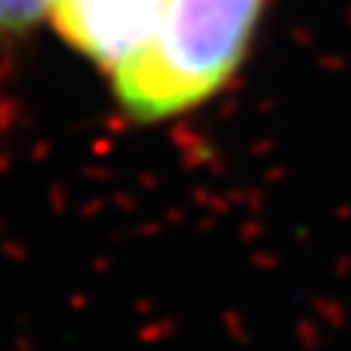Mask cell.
<instances>
[{"label": "cell", "mask_w": 351, "mask_h": 351, "mask_svg": "<svg viewBox=\"0 0 351 351\" xmlns=\"http://www.w3.org/2000/svg\"><path fill=\"white\" fill-rule=\"evenodd\" d=\"M262 0H170L154 37L121 68L114 93L133 117H167L204 102L237 68Z\"/></svg>", "instance_id": "1"}, {"label": "cell", "mask_w": 351, "mask_h": 351, "mask_svg": "<svg viewBox=\"0 0 351 351\" xmlns=\"http://www.w3.org/2000/svg\"><path fill=\"white\" fill-rule=\"evenodd\" d=\"M53 0H0V31H22L49 10Z\"/></svg>", "instance_id": "3"}, {"label": "cell", "mask_w": 351, "mask_h": 351, "mask_svg": "<svg viewBox=\"0 0 351 351\" xmlns=\"http://www.w3.org/2000/svg\"><path fill=\"white\" fill-rule=\"evenodd\" d=\"M170 0H53L56 28L105 68H121L154 37Z\"/></svg>", "instance_id": "2"}]
</instances>
